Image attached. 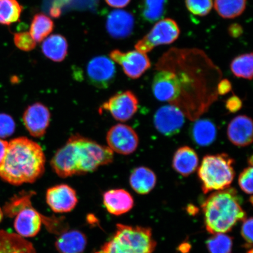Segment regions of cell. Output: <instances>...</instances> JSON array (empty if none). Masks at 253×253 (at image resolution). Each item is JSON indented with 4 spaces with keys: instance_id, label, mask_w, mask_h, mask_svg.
<instances>
[{
    "instance_id": "obj_2",
    "label": "cell",
    "mask_w": 253,
    "mask_h": 253,
    "mask_svg": "<svg viewBox=\"0 0 253 253\" xmlns=\"http://www.w3.org/2000/svg\"><path fill=\"white\" fill-rule=\"evenodd\" d=\"M45 157L42 147L27 137L8 142L4 159L0 163V177L11 184L33 183L45 171Z\"/></svg>"
},
{
    "instance_id": "obj_15",
    "label": "cell",
    "mask_w": 253,
    "mask_h": 253,
    "mask_svg": "<svg viewBox=\"0 0 253 253\" xmlns=\"http://www.w3.org/2000/svg\"><path fill=\"white\" fill-rule=\"evenodd\" d=\"M134 18L130 12L116 9L107 17L106 28L111 37L123 39L130 36L134 28Z\"/></svg>"
},
{
    "instance_id": "obj_30",
    "label": "cell",
    "mask_w": 253,
    "mask_h": 253,
    "mask_svg": "<svg viewBox=\"0 0 253 253\" xmlns=\"http://www.w3.org/2000/svg\"><path fill=\"white\" fill-rule=\"evenodd\" d=\"M34 194L33 191H24L15 195L5 204L4 207L5 214L10 217L15 216L23 209L32 205L31 199Z\"/></svg>"
},
{
    "instance_id": "obj_3",
    "label": "cell",
    "mask_w": 253,
    "mask_h": 253,
    "mask_svg": "<svg viewBox=\"0 0 253 253\" xmlns=\"http://www.w3.org/2000/svg\"><path fill=\"white\" fill-rule=\"evenodd\" d=\"M206 227L213 235L230 232L237 222L246 219L235 189L228 188L211 195L202 205Z\"/></svg>"
},
{
    "instance_id": "obj_1",
    "label": "cell",
    "mask_w": 253,
    "mask_h": 253,
    "mask_svg": "<svg viewBox=\"0 0 253 253\" xmlns=\"http://www.w3.org/2000/svg\"><path fill=\"white\" fill-rule=\"evenodd\" d=\"M113 158V151L109 147L81 135H74L56 152L50 166L59 176L68 178L93 172L98 168L112 163Z\"/></svg>"
},
{
    "instance_id": "obj_12",
    "label": "cell",
    "mask_w": 253,
    "mask_h": 253,
    "mask_svg": "<svg viewBox=\"0 0 253 253\" xmlns=\"http://www.w3.org/2000/svg\"><path fill=\"white\" fill-rule=\"evenodd\" d=\"M185 123V117L178 106L169 104L160 107L154 117L155 126L167 137L178 133Z\"/></svg>"
},
{
    "instance_id": "obj_22",
    "label": "cell",
    "mask_w": 253,
    "mask_h": 253,
    "mask_svg": "<svg viewBox=\"0 0 253 253\" xmlns=\"http://www.w3.org/2000/svg\"><path fill=\"white\" fill-rule=\"evenodd\" d=\"M156 182V173L147 167L136 168L129 176L131 188L139 194H148L154 189Z\"/></svg>"
},
{
    "instance_id": "obj_8",
    "label": "cell",
    "mask_w": 253,
    "mask_h": 253,
    "mask_svg": "<svg viewBox=\"0 0 253 253\" xmlns=\"http://www.w3.org/2000/svg\"><path fill=\"white\" fill-rule=\"evenodd\" d=\"M138 109V100L132 91L127 90L117 93L104 102L99 112H109L118 121L125 122L134 116Z\"/></svg>"
},
{
    "instance_id": "obj_24",
    "label": "cell",
    "mask_w": 253,
    "mask_h": 253,
    "mask_svg": "<svg viewBox=\"0 0 253 253\" xmlns=\"http://www.w3.org/2000/svg\"><path fill=\"white\" fill-rule=\"evenodd\" d=\"M191 136L193 141L199 146H209L216 140V126L210 120H199L192 126Z\"/></svg>"
},
{
    "instance_id": "obj_36",
    "label": "cell",
    "mask_w": 253,
    "mask_h": 253,
    "mask_svg": "<svg viewBox=\"0 0 253 253\" xmlns=\"http://www.w3.org/2000/svg\"><path fill=\"white\" fill-rule=\"evenodd\" d=\"M242 234L248 244L251 245L253 243V219L252 217L243 220Z\"/></svg>"
},
{
    "instance_id": "obj_43",
    "label": "cell",
    "mask_w": 253,
    "mask_h": 253,
    "mask_svg": "<svg viewBox=\"0 0 253 253\" xmlns=\"http://www.w3.org/2000/svg\"><path fill=\"white\" fill-rule=\"evenodd\" d=\"M94 253H101V252L100 251H98L97 252H95Z\"/></svg>"
},
{
    "instance_id": "obj_18",
    "label": "cell",
    "mask_w": 253,
    "mask_h": 253,
    "mask_svg": "<svg viewBox=\"0 0 253 253\" xmlns=\"http://www.w3.org/2000/svg\"><path fill=\"white\" fill-rule=\"evenodd\" d=\"M103 204L110 213L119 216L131 210L134 200L131 194L126 190L112 189L104 193Z\"/></svg>"
},
{
    "instance_id": "obj_21",
    "label": "cell",
    "mask_w": 253,
    "mask_h": 253,
    "mask_svg": "<svg viewBox=\"0 0 253 253\" xmlns=\"http://www.w3.org/2000/svg\"><path fill=\"white\" fill-rule=\"evenodd\" d=\"M0 253H37L33 244L23 237L0 230Z\"/></svg>"
},
{
    "instance_id": "obj_19",
    "label": "cell",
    "mask_w": 253,
    "mask_h": 253,
    "mask_svg": "<svg viewBox=\"0 0 253 253\" xmlns=\"http://www.w3.org/2000/svg\"><path fill=\"white\" fill-rule=\"evenodd\" d=\"M86 245V236L78 230L63 233L55 243L56 250L59 253H83Z\"/></svg>"
},
{
    "instance_id": "obj_13",
    "label": "cell",
    "mask_w": 253,
    "mask_h": 253,
    "mask_svg": "<svg viewBox=\"0 0 253 253\" xmlns=\"http://www.w3.org/2000/svg\"><path fill=\"white\" fill-rule=\"evenodd\" d=\"M23 119L29 133L34 137L41 138L45 135L49 126L50 111L44 104L36 103L25 110Z\"/></svg>"
},
{
    "instance_id": "obj_39",
    "label": "cell",
    "mask_w": 253,
    "mask_h": 253,
    "mask_svg": "<svg viewBox=\"0 0 253 253\" xmlns=\"http://www.w3.org/2000/svg\"><path fill=\"white\" fill-rule=\"evenodd\" d=\"M228 32L231 37L233 38H238L242 36L243 33V29L241 25L235 23L230 25Z\"/></svg>"
},
{
    "instance_id": "obj_14",
    "label": "cell",
    "mask_w": 253,
    "mask_h": 253,
    "mask_svg": "<svg viewBox=\"0 0 253 253\" xmlns=\"http://www.w3.org/2000/svg\"><path fill=\"white\" fill-rule=\"evenodd\" d=\"M47 205L55 213H67L72 211L78 204L77 192L70 186L61 184L47 190Z\"/></svg>"
},
{
    "instance_id": "obj_23",
    "label": "cell",
    "mask_w": 253,
    "mask_h": 253,
    "mask_svg": "<svg viewBox=\"0 0 253 253\" xmlns=\"http://www.w3.org/2000/svg\"><path fill=\"white\" fill-rule=\"evenodd\" d=\"M42 50L47 58L53 62H61L68 54L67 41L62 35H52L43 41Z\"/></svg>"
},
{
    "instance_id": "obj_7",
    "label": "cell",
    "mask_w": 253,
    "mask_h": 253,
    "mask_svg": "<svg viewBox=\"0 0 253 253\" xmlns=\"http://www.w3.org/2000/svg\"><path fill=\"white\" fill-rule=\"evenodd\" d=\"M152 88L157 99L171 104L176 103L182 92L178 75L169 69H162L157 73L154 76Z\"/></svg>"
},
{
    "instance_id": "obj_5",
    "label": "cell",
    "mask_w": 253,
    "mask_h": 253,
    "mask_svg": "<svg viewBox=\"0 0 253 253\" xmlns=\"http://www.w3.org/2000/svg\"><path fill=\"white\" fill-rule=\"evenodd\" d=\"M234 163L233 158L225 153L204 157L198 169L204 194L229 188L235 176Z\"/></svg>"
},
{
    "instance_id": "obj_38",
    "label": "cell",
    "mask_w": 253,
    "mask_h": 253,
    "mask_svg": "<svg viewBox=\"0 0 253 253\" xmlns=\"http://www.w3.org/2000/svg\"><path fill=\"white\" fill-rule=\"evenodd\" d=\"M232 88V84L227 79H223L218 84L217 92L220 95H225L229 93Z\"/></svg>"
},
{
    "instance_id": "obj_29",
    "label": "cell",
    "mask_w": 253,
    "mask_h": 253,
    "mask_svg": "<svg viewBox=\"0 0 253 253\" xmlns=\"http://www.w3.org/2000/svg\"><path fill=\"white\" fill-rule=\"evenodd\" d=\"M166 0H142L141 12L145 20L154 23L163 17Z\"/></svg>"
},
{
    "instance_id": "obj_4",
    "label": "cell",
    "mask_w": 253,
    "mask_h": 253,
    "mask_svg": "<svg viewBox=\"0 0 253 253\" xmlns=\"http://www.w3.org/2000/svg\"><path fill=\"white\" fill-rule=\"evenodd\" d=\"M156 247L150 228L118 224L112 238L99 251L101 253H152Z\"/></svg>"
},
{
    "instance_id": "obj_27",
    "label": "cell",
    "mask_w": 253,
    "mask_h": 253,
    "mask_svg": "<svg viewBox=\"0 0 253 253\" xmlns=\"http://www.w3.org/2000/svg\"><path fill=\"white\" fill-rule=\"evenodd\" d=\"M23 7L17 0H0V24L9 25L20 21Z\"/></svg>"
},
{
    "instance_id": "obj_33",
    "label": "cell",
    "mask_w": 253,
    "mask_h": 253,
    "mask_svg": "<svg viewBox=\"0 0 253 253\" xmlns=\"http://www.w3.org/2000/svg\"><path fill=\"white\" fill-rule=\"evenodd\" d=\"M14 40L16 46L23 51H31L36 47V41L28 32L15 34Z\"/></svg>"
},
{
    "instance_id": "obj_20",
    "label": "cell",
    "mask_w": 253,
    "mask_h": 253,
    "mask_svg": "<svg viewBox=\"0 0 253 253\" xmlns=\"http://www.w3.org/2000/svg\"><path fill=\"white\" fill-rule=\"evenodd\" d=\"M199 164L198 154L192 148L184 146L179 148L174 154L173 169L181 175L187 176L197 170Z\"/></svg>"
},
{
    "instance_id": "obj_17",
    "label": "cell",
    "mask_w": 253,
    "mask_h": 253,
    "mask_svg": "<svg viewBox=\"0 0 253 253\" xmlns=\"http://www.w3.org/2000/svg\"><path fill=\"white\" fill-rule=\"evenodd\" d=\"M227 137L237 147H246L253 141V121L245 115L236 117L227 127Z\"/></svg>"
},
{
    "instance_id": "obj_35",
    "label": "cell",
    "mask_w": 253,
    "mask_h": 253,
    "mask_svg": "<svg viewBox=\"0 0 253 253\" xmlns=\"http://www.w3.org/2000/svg\"><path fill=\"white\" fill-rule=\"evenodd\" d=\"M253 167L249 166L243 169L239 177L240 188L248 194L253 193Z\"/></svg>"
},
{
    "instance_id": "obj_11",
    "label": "cell",
    "mask_w": 253,
    "mask_h": 253,
    "mask_svg": "<svg viewBox=\"0 0 253 253\" xmlns=\"http://www.w3.org/2000/svg\"><path fill=\"white\" fill-rule=\"evenodd\" d=\"M106 140L113 152L122 155H129L137 150L139 144L138 135L129 126L118 124L107 132Z\"/></svg>"
},
{
    "instance_id": "obj_26",
    "label": "cell",
    "mask_w": 253,
    "mask_h": 253,
    "mask_svg": "<svg viewBox=\"0 0 253 253\" xmlns=\"http://www.w3.org/2000/svg\"><path fill=\"white\" fill-rule=\"evenodd\" d=\"M247 0H214L215 10L221 18L233 19L245 11Z\"/></svg>"
},
{
    "instance_id": "obj_25",
    "label": "cell",
    "mask_w": 253,
    "mask_h": 253,
    "mask_svg": "<svg viewBox=\"0 0 253 253\" xmlns=\"http://www.w3.org/2000/svg\"><path fill=\"white\" fill-rule=\"evenodd\" d=\"M53 28L54 23L51 19L45 14H37L32 20L30 34L36 42H41L49 36Z\"/></svg>"
},
{
    "instance_id": "obj_16",
    "label": "cell",
    "mask_w": 253,
    "mask_h": 253,
    "mask_svg": "<svg viewBox=\"0 0 253 253\" xmlns=\"http://www.w3.org/2000/svg\"><path fill=\"white\" fill-rule=\"evenodd\" d=\"M42 221L41 215L30 205L16 215L14 228L21 237H33L40 232Z\"/></svg>"
},
{
    "instance_id": "obj_34",
    "label": "cell",
    "mask_w": 253,
    "mask_h": 253,
    "mask_svg": "<svg viewBox=\"0 0 253 253\" xmlns=\"http://www.w3.org/2000/svg\"><path fill=\"white\" fill-rule=\"evenodd\" d=\"M14 120L7 114H0V138L8 137L14 133Z\"/></svg>"
},
{
    "instance_id": "obj_28",
    "label": "cell",
    "mask_w": 253,
    "mask_h": 253,
    "mask_svg": "<svg viewBox=\"0 0 253 253\" xmlns=\"http://www.w3.org/2000/svg\"><path fill=\"white\" fill-rule=\"evenodd\" d=\"M253 53H245L236 57L230 63V69L237 78L252 80L253 72Z\"/></svg>"
},
{
    "instance_id": "obj_31",
    "label": "cell",
    "mask_w": 253,
    "mask_h": 253,
    "mask_svg": "<svg viewBox=\"0 0 253 253\" xmlns=\"http://www.w3.org/2000/svg\"><path fill=\"white\" fill-rule=\"evenodd\" d=\"M207 246L211 253H230L232 240L224 233L216 234L208 240Z\"/></svg>"
},
{
    "instance_id": "obj_40",
    "label": "cell",
    "mask_w": 253,
    "mask_h": 253,
    "mask_svg": "<svg viewBox=\"0 0 253 253\" xmlns=\"http://www.w3.org/2000/svg\"><path fill=\"white\" fill-rule=\"evenodd\" d=\"M105 1L110 7L122 8L127 6L130 2L131 0H105Z\"/></svg>"
},
{
    "instance_id": "obj_37",
    "label": "cell",
    "mask_w": 253,
    "mask_h": 253,
    "mask_svg": "<svg viewBox=\"0 0 253 253\" xmlns=\"http://www.w3.org/2000/svg\"><path fill=\"white\" fill-rule=\"evenodd\" d=\"M242 102L239 97L233 95L226 102V107L230 113H236L242 107Z\"/></svg>"
},
{
    "instance_id": "obj_41",
    "label": "cell",
    "mask_w": 253,
    "mask_h": 253,
    "mask_svg": "<svg viewBox=\"0 0 253 253\" xmlns=\"http://www.w3.org/2000/svg\"><path fill=\"white\" fill-rule=\"evenodd\" d=\"M8 145V142L0 139V163L5 156L6 152H7Z\"/></svg>"
},
{
    "instance_id": "obj_9",
    "label": "cell",
    "mask_w": 253,
    "mask_h": 253,
    "mask_svg": "<svg viewBox=\"0 0 253 253\" xmlns=\"http://www.w3.org/2000/svg\"><path fill=\"white\" fill-rule=\"evenodd\" d=\"M110 59L122 66L125 74L129 78L136 79L151 67V62L147 54L138 50L123 52L119 49L110 53Z\"/></svg>"
},
{
    "instance_id": "obj_10",
    "label": "cell",
    "mask_w": 253,
    "mask_h": 253,
    "mask_svg": "<svg viewBox=\"0 0 253 253\" xmlns=\"http://www.w3.org/2000/svg\"><path fill=\"white\" fill-rule=\"evenodd\" d=\"M116 74L115 63L105 56L94 57L87 65L88 83L97 88H108L115 80Z\"/></svg>"
},
{
    "instance_id": "obj_32",
    "label": "cell",
    "mask_w": 253,
    "mask_h": 253,
    "mask_svg": "<svg viewBox=\"0 0 253 253\" xmlns=\"http://www.w3.org/2000/svg\"><path fill=\"white\" fill-rule=\"evenodd\" d=\"M186 8L192 14L204 17L213 7V0H185Z\"/></svg>"
},
{
    "instance_id": "obj_42",
    "label": "cell",
    "mask_w": 253,
    "mask_h": 253,
    "mask_svg": "<svg viewBox=\"0 0 253 253\" xmlns=\"http://www.w3.org/2000/svg\"><path fill=\"white\" fill-rule=\"evenodd\" d=\"M2 217H3V212L1 210V209L0 208V222H1V221L2 219Z\"/></svg>"
},
{
    "instance_id": "obj_6",
    "label": "cell",
    "mask_w": 253,
    "mask_h": 253,
    "mask_svg": "<svg viewBox=\"0 0 253 253\" xmlns=\"http://www.w3.org/2000/svg\"><path fill=\"white\" fill-rule=\"evenodd\" d=\"M180 33L181 31L175 20L171 18L162 19L154 25L149 33L136 43L135 50L147 54L154 47L175 42Z\"/></svg>"
}]
</instances>
